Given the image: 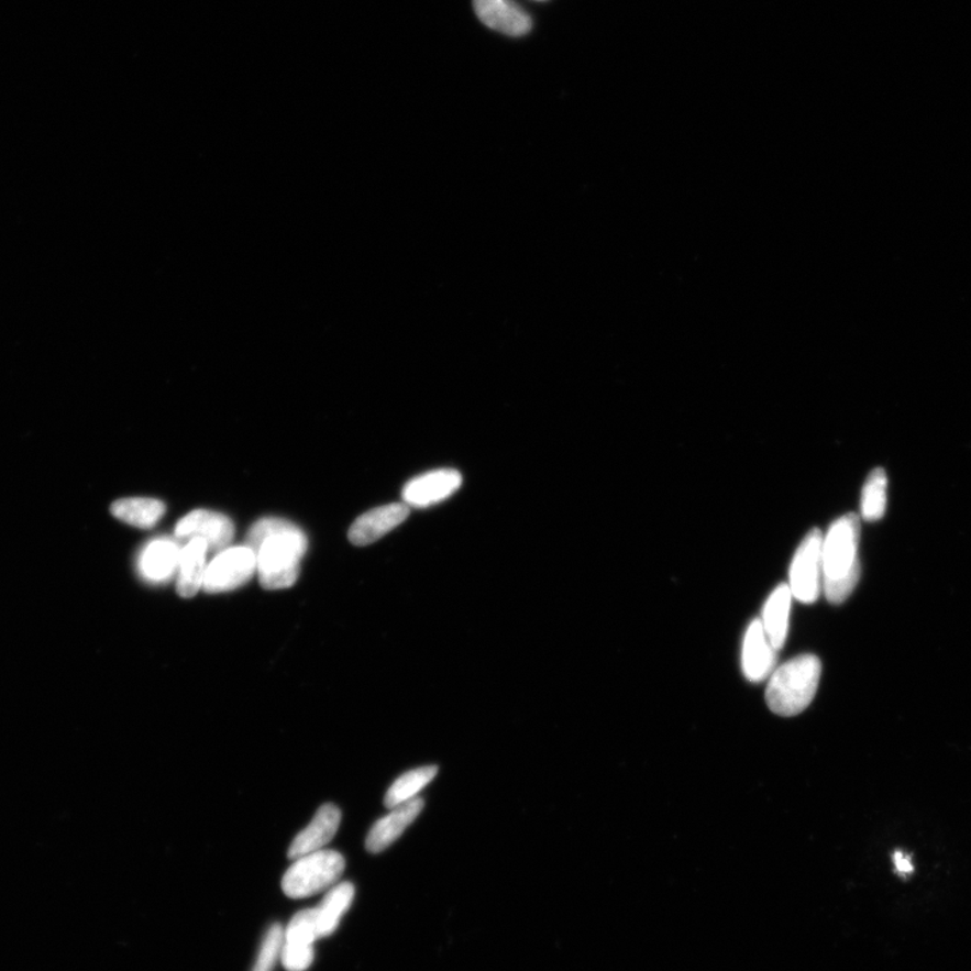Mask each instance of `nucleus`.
<instances>
[{"label": "nucleus", "instance_id": "f257e3e1", "mask_svg": "<svg viewBox=\"0 0 971 971\" xmlns=\"http://www.w3.org/2000/svg\"><path fill=\"white\" fill-rule=\"evenodd\" d=\"M246 543L257 558L261 586L283 589L295 585L308 540L299 527L282 518H264L250 528Z\"/></svg>", "mask_w": 971, "mask_h": 971}, {"label": "nucleus", "instance_id": "f03ea898", "mask_svg": "<svg viewBox=\"0 0 971 971\" xmlns=\"http://www.w3.org/2000/svg\"><path fill=\"white\" fill-rule=\"evenodd\" d=\"M860 539L861 523L857 515L839 517L824 536V594L834 605L843 604L860 582Z\"/></svg>", "mask_w": 971, "mask_h": 971}, {"label": "nucleus", "instance_id": "7ed1b4c3", "mask_svg": "<svg viewBox=\"0 0 971 971\" xmlns=\"http://www.w3.org/2000/svg\"><path fill=\"white\" fill-rule=\"evenodd\" d=\"M820 660L813 654L786 661L770 676L766 702L774 714L795 717L812 705L819 687Z\"/></svg>", "mask_w": 971, "mask_h": 971}, {"label": "nucleus", "instance_id": "20e7f679", "mask_svg": "<svg viewBox=\"0 0 971 971\" xmlns=\"http://www.w3.org/2000/svg\"><path fill=\"white\" fill-rule=\"evenodd\" d=\"M344 868L343 856L333 850H320L297 858L283 879L285 895L306 898L329 891L341 880Z\"/></svg>", "mask_w": 971, "mask_h": 971}, {"label": "nucleus", "instance_id": "39448f33", "mask_svg": "<svg viewBox=\"0 0 971 971\" xmlns=\"http://www.w3.org/2000/svg\"><path fill=\"white\" fill-rule=\"evenodd\" d=\"M821 545H824V534L819 529H813L803 539L792 559L788 587L792 597L803 604H814L824 594Z\"/></svg>", "mask_w": 971, "mask_h": 971}, {"label": "nucleus", "instance_id": "423d86ee", "mask_svg": "<svg viewBox=\"0 0 971 971\" xmlns=\"http://www.w3.org/2000/svg\"><path fill=\"white\" fill-rule=\"evenodd\" d=\"M257 570V558L252 548H225L208 565L202 589L208 594L232 592L252 580Z\"/></svg>", "mask_w": 971, "mask_h": 971}, {"label": "nucleus", "instance_id": "0eeeda50", "mask_svg": "<svg viewBox=\"0 0 971 971\" xmlns=\"http://www.w3.org/2000/svg\"><path fill=\"white\" fill-rule=\"evenodd\" d=\"M320 939L313 908L291 917L284 929L282 961L288 971H307L315 958V942Z\"/></svg>", "mask_w": 971, "mask_h": 971}, {"label": "nucleus", "instance_id": "6e6552de", "mask_svg": "<svg viewBox=\"0 0 971 971\" xmlns=\"http://www.w3.org/2000/svg\"><path fill=\"white\" fill-rule=\"evenodd\" d=\"M462 484V474L454 468H440L421 474L404 486V504L409 508H429L454 496Z\"/></svg>", "mask_w": 971, "mask_h": 971}, {"label": "nucleus", "instance_id": "1a4fd4ad", "mask_svg": "<svg viewBox=\"0 0 971 971\" xmlns=\"http://www.w3.org/2000/svg\"><path fill=\"white\" fill-rule=\"evenodd\" d=\"M234 523L228 516L210 510H194L183 517L176 526L177 539H201L208 551L222 552L234 539Z\"/></svg>", "mask_w": 971, "mask_h": 971}, {"label": "nucleus", "instance_id": "9d476101", "mask_svg": "<svg viewBox=\"0 0 971 971\" xmlns=\"http://www.w3.org/2000/svg\"><path fill=\"white\" fill-rule=\"evenodd\" d=\"M777 649L772 646L761 619L750 622L743 637L742 670L748 681L760 683L776 670Z\"/></svg>", "mask_w": 971, "mask_h": 971}, {"label": "nucleus", "instance_id": "9b49d317", "mask_svg": "<svg viewBox=\"0 0 971 971\" xmlns=\"http://www.w3.org/2000/svg\"><path fill=\"white\" fill-rule=\"evenodd\" d=\"M409 514L410 508L407 504L379 506L356 518L349 530V540L356 547L371 545L401 526Z\"/></svg>", "mask_w": 971, "mask_h": 971}, {"label": "nucleus", "instance_id": "f8f14e48", "mask_svg": "<svg viewBox=\"0 0 971 971\" xmlns=\"http://www.w3.org/2000/svg\"><path fill=\"white\" fill-rule=\"evenodd\" d=\"M342 813L335 804H324L316 813L311 824L304 829L291 842L289 849L290 860L324 850L333 837L336 836L341 826Z\"/></svg>", "mask_w": 971, "mask_h": 971}, {"label": "nucleus", "instance_id": "ddd939ff", "mask_svg": "<svg viewBox=\"0 0 971 971\" xmlns=\"http://www.w3.org/2000/svg\"><path fill=\"white\" fill-rule=\"evenodd\" d=\"M474 9L484 25L511 37H521L532 29L530 16L511 0H474Z\"/></svg>", "mask_w": 971, "mask_h": 971}, {"label": "nucleus", "instance_id": "4468645a", "mask_svg": "<svg viewBox=\"0 0 971 971\" xmlns=\"http://www.w3.org/2000/svg\"><path fill=\"white\" fill-rule=\"evenodd\" d=\"M424 808V801L420 797L391 808V812L375 821L366 839V848L371 853H380L400 838L405 830L413 824Z\"/></svg>", "mask_w": 971, "mask_h": 971}, {"label": "nucleus", "instance_id": "2eb2a0df", "mask_svg": "<svg viewBox=\"0 0 971 971\" xmlns=\"http://www.w3.org/2000/svg\"><path fill=\"white\" fill-rule=\"evenodd\" d=\"M181 550L175 541L158 539L148 543L140 556V572L146 581H169L180 564Z\"/></svg>", "mask_w": 971, "mask_h": 971}, {"label": "nucleus", "instance_id": "dca6fc26", "mask_svg": "<svg viewBox=\"0 0 971 971\" xmlns=\"http://www.w3.org/2000/svg\"><path fill=\"white\" fill-rule=\"evenodd\" d=\"M208 545L205 540L190 539L183 548L178 564L177 593L183 598H194L202 588L207 571Z\"/></svg>", "mask_w": 971, "mask_h": 971}, {"label": "nucleus", "instance_id": "f3484780", "mask_svg": "<svg viewBox=\"0 0 971 971\" xmlns=\"http://www.w3.org/2000/svg\"><path fill=\"white\" fill-rule=\"evenodd\" d=\"M792 598L788 585H780L773 589L762 609V627L777 651L784 647L788 635Z\"/></svg>", "mask_w": 971, "mask_h": 971}, {"label": "nucleus", "instance_id": "a211bd4d", "mask_svg": "<svg viewBox=\"0 0 971 971\" xmlns=\"http://www.w3.org/2000/svg\"><path fill=\"white\" fill-rule=\"evenodd\" d=\"M355 887L351 883L332 886L318 907L313 908L316 925L320 938L330 937L341 925L342 917L347 914L354 902Z\"/></svg>", "mask_w": 971, "mask_h": 971}, {"label": "nucleus", "instance_id": "6ab92c4d", "mask_svg": "<svg viewBox=\"0 0 971 971\" xmlns=\"http://www.w3.org/2000/svg\"><path fill=\"white\" fill-rule=\"evenodd\" d=\"M165 511L163 500L154 498H123L111 505L112 516L140 529L156 527Z\"/></svg>", "mask_w": 971, "mask_h": 971}, {"label": "nucleus", "instance_id": "aec40b11", "mask_svg": "<svg viewBox=\"0 0 971 971\" xmlns=\"http://www.w3.org/2000/svg\"><path fill=\"white\" fill-rule=\"evenodd\" d=\"M438 772L437 765H428L401 774L387 790L385 806L391 809L416 799L417 795L437 777Z\"/></svg>", "mask_w": 971, "mask_h": 971}, {"label": "nucleus", "instance_id": "412c9836", "mask_svg": "<svg viewBox=\"0 0 971 971\" xmlns=\"http://www.w3.org/2000/svg\"><path fill=\"white\" fill-rule=\"evenodd\" d=\"M887 478L883 468H875L869 474L863 486L861 516L865 521H878L886 510Z\"/></svg>", "mask_w": 971, "mask_h": 971}, {"label": "nucleus", "instance_id": "4be33fe9", "mask_svg": "<svg viewBox=\"0 0 971 971\" xmlns=\"http://www.w3.org/2000/svg\"><path fill=\"white\" fill-rule=\"evenodd\" d=\"M284 945V928L273 925L262 940L261 949L252 971H273L279 958H282Z\"/></svg>", "mask_w": 971, "mask_h": 971}, {"label": "nucleus", "instance_id": "5701e85b", "mask_svg": "<svg viewBox=\"0 0 971 971\" xmlns=\"http://www.w3.org/2000/svg\"><path fill=\"white\" fill-rule=\"evenodd\" d=\"M893 863H895L896 872L901 875H909L915 871L913 860H911L908 854L903 853V851H896V853L893 854Z\"/></svg>", "mask_w": 971, "mask_h": 971}]
</instances>
